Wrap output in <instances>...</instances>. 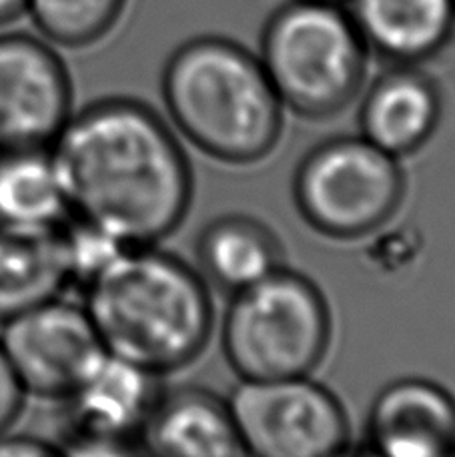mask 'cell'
I'll use <instances>...</instances> for the list:
<instances>
[{"label": "cell", "mask_w": 455, "mask_h": 457, "mask_svg": "<svg viewBox=\"0 0 455 457\" xmlns=\"http://www.w3.org/2000/svg\"><path fill=\"white\" fill-rule=\"evenodd\" d=\"M48 151L70 213L128 245L165 239L189 211V161L145 103L117 96L87 104L70 114Z\"/></svg>", "instance_id": "cell-1"}, {"label": "cell", "mask_w": 455, "mask_h": 457, "mask_svg": "<svg viewBox=\"0 0 455 457\" xmlns=\"http://www.w3.org/2000/svg\"><path fill=\"white\" fill-rule=\"evenodd\" d=\"M85 293L103 347L145 370H181L207 347L213 303L205 281L153 245L128 247Z\"/></svg>", "instance_id": "cell-2"}, {"label": "cell", "mask_w": 455, "mask_h": 457, "mask_svg": "<svg viewBox=\"0 0 455 457\" xmlns=\"http://www.w3.org/2000/svg\"><path fill=\"white\" fill-rule=\"evenodd\" d=\"M162 99L175 127L209 157L251 165L283 130V104L259 56L221 37L186 40L162 71Z\"/></svg>", "instance_id": "cell-3"}, {"label": "cell", "mask_w": 455, "mask_h": 457, "mask_svg": "<svg viewBox=\"0 0 455 457\" xmlns=\"http://www.w3.org/2000/svg\"><path fill=\"white\" fill-rule=\"evenodd\" d=\"M368 54L345 4L287 0L265 24L259 61L283 107L323 120L360 95Z\"/></svg>", "instance_id": "cell-4"}, {"label": "cell", "mask_w": 455, "mask_h": 457, "mask_svg": "<svg viewBox=\"0 0 455 457\" xmlns=\"http://www.w3.org/2000/svg\"><path fill=\"white\" fill-rule=\"evenodd\" d=\"M221 339L241 379L311 375L331 343L329 305L313 281L281 267L233 293Z\"/></svg>", "instance_id": "cell-5"}, {"label": "cell", "mask_w": 455, "mask_h": 457, "mask_svg": "<svg viewBox=\"0 0 455 457\" xmlns=\"http://www.w3.org/2000/svg\"><path fill=\"white\" fill-rule=\"evenodd\" d=\"M405 175L400 159L365 137H335L313 146L294 177L299 215L331 239H360L400 209Z\"/></svg>", "instance_id": "cell-6"}, {"label": "cell", "mask_w": 455, "mask_h": 457, "mask_svg": "<svg viewBox=\"0 0 455 457\" xmlns=\"http://www.w3.org/2000/svg\"><path fill=\"white\" fill-rule=\"evenodd\" d=\"M227 403L245 453L333 457L349 445L343 405L309 375L241 379Z\"/></svg>", "instance_id": "cell-7"}, {"label": "cell", "mask_w": 455, "mask_h": 457, "mask_svg": "<svg viewBox=\"0 0 455 457\" xmlns=\"http://www.w3.org/2000/svg\"><path fill=\"white\" fill-rule=\"evenodd\" d=\"M161 394L159 373L109 353L96 359L77 387L64 397L69 428L61 455H117L135 452L131 444Z\"/></svg>", "instance_id": "cell-8"}, {"label": "cell", "mask_w": 455, "mask_h": 457, "mask_svg": "<svg viewBox=\"0 0 455 457\" xmlns=\"http://www.w3.org/2000/svg\"><path fill=\"white\" fill-rule=\"evenodd\" d=\"M72 114L59 53L27 32L0 35V151L48 149Z\"/></svg>", "instance_id": "cell-9"}, {"label": "cell", "mask_w": 455, "mask_h": 457, "mask_svg": "<svg viewBox=\"0 0 455 457\" xmlns=\"http://www.w3.org/2000/svg\"><path fill=\"white\" fill-rule=\"evenodd\" d=\"M0 343L27 394L64 399L103 355L85 307L61 297L3 323Z\"/></svg>", "instance_id": "cell-10"}, {"label": "cell", "mask_w": 455, "mask_h": 457, "mask_svg": "<svg viewBox=\"0 0 455 457\" xmlns=\"http://www.w3.org/2000/svg\"><path fill=\"white\" fill-rule=\"evenodd\" d=\"M368 445L389 457L453 455L455 397L424 378L392 381L373 399Z\"/></svg>", "instance_id": "cell-11"}, {"label": "cell", "mask_w": 455, "mask_h": 457, "mask_svg": "<svg viewBox=\"0 0 455 457\" xmlns=\"http://www.w3.org/2000/svg\"><path fill=\"white\" fill-rule=\"evenodd\" d=\"M139 447L165 457L243 455L229 403L201 387L162 391L139 434Z\"/></svg>", "instance_id": "cell-12"}, {"label": "cell", "mask_w": 455, "mask_h": 457, "mask_svg": "<svg viewBox=\"0 0 455 457\" xmlns=\"http://www.w3.org/2000/svg\"><path fill=\"white\" fill-rule=\"evenodd\" d=\"M440 119V88L413 64H397L381 75L360 109L361 137L397 159L419 151Z\"/></svg>", "instance_id": "cell-13"}, {"label": "cell", "mask_w": 455, "mask_h": 457, "mask_svg": "<svg viewBox=\"0 0 455 457\" xmlns=\"http://www.w3.org/2000/svg\"><path fill=\"white\" fill-rule=\"evenodd\" d=\"M369 51L397 64L435 56L455 32V0H347Z\"/></svg>", "instance_id": "cell-14"}, {"label": "cell", "mask_w": 455, "mask_h": 457, "mask_svg": "<svg viewBox=\"0 0 455 457\" xmlns=\"http://www.w3.org/2000/svg\"><path fill=\"white\" fill-rule=\"evenodd\" d=\"M69 285L59 227L0 225V325Z\"/></svg>", "instance_id": "cell-15"}, {"label": "cell", "mask_w": 455, "mask_h": 457, "mask_svg": "<svg viewBox=\"0 0 455 457\" xmlns=\"http://www.w3.org/2000/svg\"><path fill=\"white\" fill-rule=\"evenodd\" d=\"M203 275L219 289L239 293L283 267V247L269 227L245 215L211 221L197 241Z\"/></svg>", "instance_id": "cell-16"}, {"label": "cell", "mask_w": 455, "mask_h": 457, "mask_svg": "<svg viewBox=\"0 0 455 457\" xmlns=\"http://www.w3.org/2000/svg\"><path fill=\"white\" fill-rule=\"evenodd\" d=\"M69 215L51 151H0V225L59 227Z\"/></svg>", "instance_id": "cell-17"}, {"label": "cell", "mask_w": 455, "mask_h": 457, "mask_svg": "<svg viewBox=\"0 0 455 457\" xmlns=\"http://www.w3.org/2000/svg\"><path fill=\"white\" fill-rule=\"evenodd\" d=\"M128 0H27V14L48 43L83 48L117 27Z\"/></svg>", "instance_id": "cell-18"}, {"label": "cell", "mask_w": 455, "mask_h": 457, "mask_svg": "<svg viewBox=\"0 0 455 457\" xmlns=\"http://www.w3.org/2000/svg\"><path fill=\"white\" fill-rule=\"evenodd\" d=\"M59 231L64 261H67L69 285H79L83 289L115 263L128 247H135L104 227L72 213L59 225Z\"/></svg>", "instance_id": "cell-19"}, {"label": "cell", "mask_w": 455, "mask_h": 457, "mask_svg": "<svg viewBox=\"0 0 455 457\" xmlns=\"http://www.w3.org/2000/svg\"><path fill=\"white\" fill-rule=\"evenodd\" d=\"M27 395L29 394L24 391L11 359L0 343V434L8 431V428L19 420Z\"/></svg>", "instance_id": "cell-20"}, {"label": "cell", "mask_w": 455, "mask_h": 457, "mask_svg": "<svg viewBox=\"0 0 455 457\" xmlns=\"http://www.w3.org/2000/svg\"><path fill=\"white\" fill-rule=\"evenodd\" d=\"M61 453L56 444L32 436H8L0 434V457H45Z\"/></svg>", "instance_id": "cell-21"}, {"label": "cell", "mask_w": 455, "mask_h": 457, "mask_svg": "<svg viewBox=\"0 0 455 457\" xmlns=\"http://www.w3.org/2000/svg\"><path fill=\"white\" fill-rule=\"evenodd\" d=\"M27 14V0H0V27Z\"/></svg>", "instance_id": "cell-22"}, {"label": "cell", "mask_w": 455, "mask_h": 457, "mask_svg": "<svg viewBox=\"0 0 455 457\" xmlns=\"http://www.w3.org/2000/svg\"><path fill=\"white\" fill-rule=\"evenodd\" d=\"M333 3H341V4H345V3H347V0H333Z\"/></svg>", "instance_id": "cell-23"}]
</instances>
